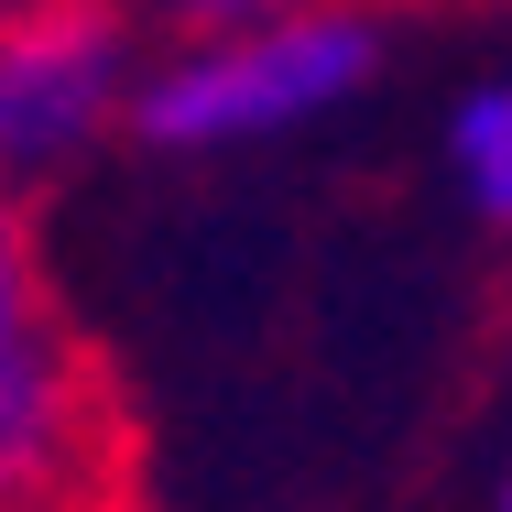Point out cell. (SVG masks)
Instances as JSON below:
<instances>
[{"label":"cell","instance_id":"2","mask_svg":"<svg viewBox=\"0 0 512 512\" xmlns=\"http://www.w3.org/2000/svg\"><path fill=\"white\" fill-rule=\"evenodd\" d=\"M109 480L120 447L99 360L66 316L33 197L0 186V512H109Z\"/></svg>","mask_w":512,"mask_h":512},{"label":"cell","instance_id":"6","mask_svg":"<svg viewBox=\"0 0 512 512\" xmlns=\"http://www.w3.org/2000/svg\"><path fill=\"white\" fill-rule=\"evenodd\" d=\"M491 512H512V458H502V480H491Z\"/></svg>","mask_w":512,"mask_h":512},{"label":"cell","instance_id":"7","mask_svg":"<svg viewBox=\"0 0 512 512\" xmlns=\"http://www.w3.org/2000/svg\"><path fill=\"white\" fill-rule=\"evenodd\" d=\"M11 11H33V0H0V22H11Z\"/></svg>","mask_w":512,"mask_h":512},{"label":"cell","instance_id":"3","mask_svg":"<svg viewBox=\"0 0 512 512\" xmlns=\"http://www.w3.org/2000/svg\"><path fill=\"white\" fill-rule=\"evenodd\" d=\"M142 33L120 0H33L0 22V186L44 197L55 175L131 142Z\"/></svg>","mask_w":512,"mask_h":512},{"label":"cell","instance_id":"1","mask_svg":"<svg viewBox=\"0 0 512 512\" xmlns=\"http://www.w3.org/2000/svg\"><path fill=\"white\" fill-rule=\"evenodd\" d=\"M393 66V11L382 0H295L251 22H207L142 44L131 77V142L175 164H229V153H284L382 88Z\"/></svg>","mask_w":512,"mask_h":512},{"label":"cell","instance_id":"5","mask_svg":"<svg viewBox=\"0 0 512 512\" xmlns=\"http://www.w3.org/2000/svg\"><path fill=\"white\" fill-rule=\"evenodd\" d=\"M131 11V33L142 44H164V33H207V22H251V11H295V0H120Z\"/></svg>","mask_w":512,"mask_h":512},{"label":"cell","instance_id":"4","mask_svg":"<svg viewBox=\"0 0 512 512\" xmlns=\"http://www.w3.org/2000/svg\"><path fill=\"white\" fill-rule=\"evenodd\" d=\"M436 164H447L458 207H469V218H480L491 240H512V66L469 77V88L447 99V131H436Z\"/></svg>","mask_w":512,"mask_h":512}]
</instances>
